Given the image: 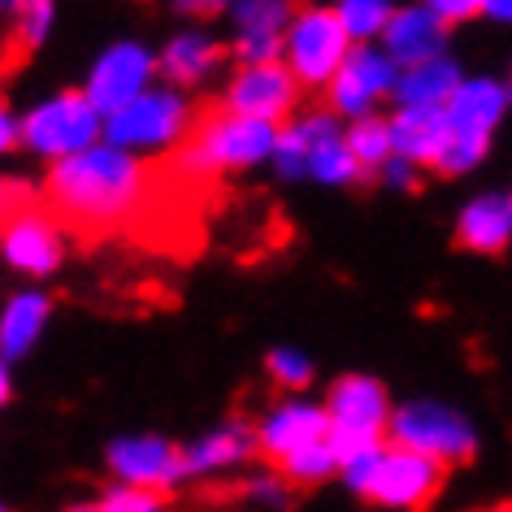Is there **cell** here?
Returning <instances> with one entry per match:
<instances>
[{"label":"cell","instance_id":"obj_1","mask_svg":"<svg viewBox=\"0 0 512 512\" xmlns=\"http://www.w3.org/2000/svg\"><path fill=\"white\" fill-rule=\"evenodd\" d=\"M161 165H144L131 148H79L57 157L44 183V204L57 222L83 243H105L113 235H131L139 213L157 191Z\"/></svg>","mask_w":512,"mask_h":512},{"label":"cell","instance_id":"obj_35","mask_svg":"<svg viewBox=\"0 0 512 512\" xmlns=\"http://www.w3.org/2000/svg\"><path fill=\"white\" fill-rule=\"evenodd\" d=\"M486 14L499 22H512V0H486Z\"/></svg>","mask_w":512,"mask_h":512},{"label":"cell","instance_id":"obj_19","mask_svg":"<svg viewBox=\"0 0 512 512\" xmlns=\"http://www.w3.org/2000/svg\"><path fill=\"white\" fill-rule=\"evenodd\" d=\"M508 243H512V200H504V196L469 200L456 222V248L499 256Z\"/></svg>","mask_w":512,"mask_h":512},{"label":"cell","instance_id":"obj_25","mask_svg":"<svg viewBox=\"0 0 512 512\" xmlns=\"http://www.w3.org/2000/svg\"><path fill=\"white\" fill-rule=\"evenodd\" d=\"M9 14H14V31H9V70H14L18 57L27 61L44 44L48 27H53V0H22Z\"/></svg>","mask_w":512,"mask_h":512},{"label":"cell","instance_id":"obj_20","mask_svg":"<svg viewBox=\"0 0 512 512\" xmlns=\"http://www.w3.org/2000/svg\"><path fill=\"white\" fill-rule=\"evenodd\" d=\"M256 447H261V439L243 426V421H230V426L204 434L200 443L187 447V473H217V469H230V465H243Z\"/></svg>","mask_w":512,"mask_h":512},{"label":"cell","instance_id":"obj_6","mask_svg":"<svg viewBox=\"0 0 512 512\" xmlns=\"http://www.w3.org/2000/svg\"><path fill=\"white\" fill-rule=\"evenodd\" d=\"M191 122L196 109H187L178 92H139L131 105L109 113L105 135L118 148H174L187 139Z\"/></svg>","mask_w":512,"mask_h":512},{"label":"cell","instance_id":"obj_13","mask_svg":"<svg viewBox=\"0 0 512 512\" xmlns=\"http://www.w3.org/2000/svg\"><path fill=\"white\" fill-rule=\"evenodd\" d=\"M109 469L118 473L122 482H139L152 486V491H170L178 478H187V456L170 447L165 439H118L109 447Z\"/></svg>","mask_w":512,"mask_h":512},{"label":"cell","instance_id":"obj_2","mask_svg":"<svg viewBox=\"0 0 512 512\" xmlns=\"http://www.w3.org/2000/svg\"><path fill=\"white\" fill-rule=\"evenodd\" d=\"M278 144V122L248 118L235 109H196L187 139L174 148V161L196 178L230 174V170H248V165L274 157Z\"/></svg>","mask_w":512,"mask_h":512},{"label":"cell","instance_id":"obj_9","mask_svg":"<svg viewBox=\"0 0 512 512\" xmlns=\"http://www.w3.org/2000/svg\"><path fill=\"white\" fill-rule=\"evenodd\" d=\"M96 131H100V109L87 92H57L53 100L35 105L22 118L27 148L44 152V157H70L79 148H92Z\"/></svg>","mask_w":512,"mask_h":512},{"label":"cell","instance_id":"obj_34","mask_svg":"<svg viewBox=\"0 0 512 512\" xmlns=\"http://www.w3.org/2000/svg\"><path fill=\"white\" fill-rule=\"evenodd\" d=\"M18 135H22V126L5 113V122H0V139H5V148H18Z\"/></svg>","mask_w":512,"mask_h":512},{"label":"cell","instance_id":"obj_5","mask_svg":"<svg viewBox=\"0 0 512 512\" xmlns=\"http://www.w3.org/2000/svg\"><path fill=\"white\" fill-rule=\"evenodd\" d=\"M287 66L300 87H330L352 57V31L339 9H300L287 27Z\"/></svg>","mask_w":512,"mask_h":512},{"label":"cell","instance_id":"obj_30","mask_svg":"<svg viewBox=\"0 0 512 512\" xmlns=\"http://www.w3.org/2000/svg\"><path fill=\"white\" fill-rule=\"evenodd\" d=\"M165 495L170 491H152V486H139V482H122V486H113L96 508H105V512H148V508H161Z\"/></svg>","mask_w":512,"mask_h":512},{"label":"cell","instance_id":"obj_3","mask_svg":"<svg viewBox=\"0 0 512 512\" xmlns=\"http://www.w3.org/2000/svg\"><path fill=\"white\" fill-rule=\"evenodd\" d=\"M66 235L57 213L44 204V191L9 178L5 183V261L18 274L48 278L66 261Z\"/></svg>","mask_w":512,"mask_h":512},{"label":"cell","instance_id":"obj_32","mask_svg":"<svg viewBox=\"0 0 512 512\" xmlns=\"http://www.w3.org/2000/svg\"><path fill=\"white\" fill-rule=\"evenodd\" d=\"M421 5H430L434 14L447 22H469V18L486 14V0H421Z\"/></svg>","mask_w":512,"mask_h":512},{"label":"cell","instance_id":"obj_15","mask_svg":"<svg viewBox=\"0 0 512 512\" xmlns=\"http://www.w3.org/2000/svg\"><path fill=\"white\" fill-rule=\"evenodd\" d=\"M395 135V157H408L417 165H439L447 144H452V122H447V105H400L391 118Z\"/></svg>","mask_w":512,"mask_h":512},{"label":"cell","instance_id":"obj_22","mask_svg":"<svg viewBox=\"0 0 512 512\" xmlns=\"http://www.w3.org/2000/svg\"><path fill=\"white\" fill-rule=\"evenodd\" d=\"M53 313L48 296H35V291H22V296L9 300L5 322H0V348H5V361H18L22 352H31V343L40 339V330Z\"/></svg>","mask_w":512,"mask_h":512},{"label":"cell","instance_id":"obj_31","mask_svg":"<svg viewBox=\"0 0 512 512\" xmlns=\"http://www.w3.org/2000/svg\"><path fill=\"white\" fill-rule=\"evenodd\" d=\"M287 53V35H265V31H239L235 40V57L248 66V61H278Z\"/></svg>","mask_w":512,"mask_h":512},{"label":"cell","instance_id":"obj_33","mask_svg":"<svg viewBox=\"0 0 512 512\" xmlns=\"http://www.w3.org/2000/svg\"><path fill=\"white\" fill-rule=\"evenodd\" d=\"M222 5H230V0H178V9H187V14H217Z\"/></svg>","mask_w":512,"mask_h":512},{"label":"cell","instance_id":"obj_11","mask_svg":"<svg viewBox=\"0 0 512 512\" xmlns=\"http://www.w3.org/2000/svg\"><path fill=\"white\" fill-rule=\"evenodd\" d=\"M300 96V79L291 74L283 61H248L226 87V109L248 113V118H265V122H287V113L296 109Z\"/></svg>","mask_w":512,"mask_h":512},{"label":"cell","instance_id":"obj_10","mask_svg":"<svg viewBox=\"0 0 512 512\" xmlns=\"http://www.w3.org/2000/svg\"><path fill=\"white\" fill-rule=\"evenodd\" d=\"M447 482V465L434 456H421L413 447H387L382 465L374 473V486H369L365 499H374L382 508H426L439 499Z\"/></svg>","mask_w":512,"mask_h":512},{"label":"cell","instance_id":"obj_8","mask_svg":"<svg viewBox=\"0 0 512 512\" xmlns=\"http://www.w3.org/2000/svg\"><path fill=\"white\" fill-rule=\"evenodd\" d=\"M326 408H330V443H335V452H339V465L361 452V447L378 443L391 421V404H387L382 382L361 378V374L339 378L335 387H330Z\"/></svg>","mask_w":512,"mask_h":512},{"label":"cell","instance_id":"obj_12","mask_svg":"<svg viewBox=\"0 0 512 512\" xmlns=\"http://www.w3.org/2000/svg\"><path fill=\"white\" fill-rule=\"evenodd\" d=\"M400 61L391 53L382 57L374 48H352V57L343 61V70L330 79V109L335 113H361L374 105L378 96H391L395 83H400Z\"/></svg>","mask_w":512,"mask_h":512},{"label":"cell","instance_id":"obj_24","mask_svg":"<svg viewBox=\"0 0 512 512\" xmlns=\"http://www.w3.org/2000/svg\"><path fill=\"white\" fill-rule=\"evenodd\" d=\"M274 469H278V478H287V486L313 491V486H322V482L335 478L339 452H335V443H330V439H317V443H304L291 456H283Z\"/></svg>","mask_w":512,"mask_h":512},{"label":"cell","instance_id":"obj_28","mask_svg":"<svg viewBox=\"0 0 512 512\" xmlns=\"http://www.w3.org/2000/svg\"><path fill=\"white\" fill-rule=\"evenodd\" d=\"M339 14H343V22H348L352 40H374V35L387 31L395 9H391V0H343Z\"/></svg>","mask_w":512,"mask_h":512},{"label":"cell","instance_id":"obj_27","mask_svg":"<svg viewBox=\"0 0 512 512\" xmlns=\"http://www.w3.org/2000/svg\"><path fill=\"white\" fill-rule=\"evenodd\" d=\"M296 5L291 0H235V22L239 31H265V35H287Z\"/></svg>","mask_w":512,"mask_h":512},{"label":"cell","instance_id":"obj_4","mask_svg":"<svg viewBox=\"0 0 512 512\" xmlns=\"http://www.w3.org/2000/svg\"><path fill=\"white\" fill-rule=\"evenodd\" d=\"M508 100H512L508 87H499V83H491V79L460 83L456 96L447 100L452 144H447L443 161L434 165V170H439L443 178H456V174L473 170V165L486 157V148H491V131H495V122L504 118Z\"/></svg>","mask_w":512,"mask_h":512},{"label":"cell","instance_id":"obj_17","mask_svg":"<svg viewBox=\"0 0 512 512\" xmlns=\"http://www.w3.org/2000/svg\"><path fill=\"white\" fill-rule=\"evenodd\" d=\"M447 27H452V22L439 18L430 5L395 9L387 31H382V40H387V53L400 61V66H417V61H430V57L443 53Z\"/></svg>","mask_w":512,"mask_h":512},{"label":"cell","instance_id":"obj_29","mask_svg":"<svg viewBox=\"0 0 512 512\" xmlns=\"http://www.w3.org/2000/svg\"><path fill=\"white\" fill-rule=\"evenodd\" d=\"M265 374H270L278 391H304L313 382V365L304 361L300 352L278 348V352H270V361H265Z\"/></svg>","mask_w":512,"mask_h":512},{"label":"cell","instance_id":"obj_23","mask_svg":"<svg viewBox=\"0 0 512 512\" xmlns=\"http://www.w3.org/2000/svg\"><path fill=\"white\" fill-rule=\"evenodd\" d=\"M222 57H226L222 44L204 40V35H178V40H170L161 53V74L170 83L187 87V83H200Z\"/></svg>","mask_w":512,"mask_h":512},{"label":"cell","instance_id":"obj_26","mask_svg":"<svg viewBox=\"0 0 512 512\" xmlns=\"http://www.w3.org/2000/svg\"><path fill=\"white\" fill-rule=\"evenodd\" d=\"M348 144L361 161V170H382L395 157V135H391V118H356V126L348 131Z\"/></svg>","mask_w":512,"mask_h":512},{"label":"cell","instance_id":"obj_16","mask_svg":"<svg viewBox=\"0 0 512 512\" xmlns=\"http://www.w3.org/2000/svg\"><path fill=\"white\" fill-rule=\"evenodd\" d=\"M256 439H261V452L278 465V460L291 456L296 447L317 443V439H330V408L300 404V400L296 404H283V408H274V413L261 421Z\"/></svg>","mask_w":512,"mask_h":512},{"label":"cell","instance_id":"obj_7","mask_svg":"<svg viewBox=\"0 0 512 512\" xmlns=\"http://www.w3.org/2000/svg\"><path fill=\"white\" fill-rule=\"evenodd\" d=\"M391 443L413 447L421 456H434L443 465H469L473 452H478V439H473V426L460 413L430 400L404 404L400 413H391L387 421Z\"/></svg>","mask_w":512,"mask_h":512},{"label":"cell","instance_id":"obj_14","mask_svg":"<svg viewBox=\"0 0 512 512\" xmlns=\"http://www.w3.org/2000/svg\"><path fill=\"white\" fill-rule=\"evenodd\" d=\"M148 74H152V57L139 44H113L105 57L92 66L87 79V96L96 100L100 113H113L122 105H131L139 92H148Z\"/></svg>","mask_w":512,"mask_h":512},{"label":"cell","instance_id":"obj_18","mask_svg":"<svg viewBox=\"0 0 512 512\" xmlns=\"http://www.w3.org/2000/svg\"><path fill=\"white\" fill-rule=\"evenodd\" d=\"M304 139H309V174L322 183H348L361 174V161L348 144V135L335 131V113H309L300 122Z\"/></svg>","mask_w":512,"mask_h":512},{"label":"cell","instance_id":"obj_21","mask_svg":"<svg viewBox=\"0 0 512 512\" xmlns=\"http://www.w3.org/2000/svg\"><path fill=\"white\" fill-rule=\"evenodd\" d=\"M460 87V70L443 57L417 61V66H404L400 83H395V100L400 105H447Z\"/></svg>","mask_w":512,"mask_h":512}]
</instances>
